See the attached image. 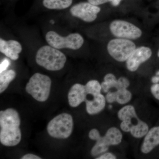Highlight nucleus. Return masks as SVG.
<instances>
[{
  "mask_svg": "<svg viewBox=\"0 0 159 159\" xmlns=\"http://www.w3.org/2000/svg\"><path fill=\"white\" fill-rule=\"evenodd\" d=\"M130 85V82L126 77H121L117 79V86L116 89H127Z\"/></svg>",
  "mask_w": 159,
  "mask_h": 159,
  "instance_id": "nucleus-21",
  "label": "nucleus"
},
{
  "mask_svg": "<svg viewBox=\"0 0 159 159\" xmlns=\"http://www.w3.org/2000/svg\"><path fill=\"white\" fill-rule=\"evenodd\" d=\"M21 159H40L41 158L32 154H27L21 158Z\"/></svg>",
  "mask_w": 159,
  "mask_h": 159,
  "instance_id": "nucleus-27",
  "label": "nucleus"
},
{
  "mask_svg": "<svg viewBox=\"0 0 159 159\" xmlns=\"http://www.w3.org/2000/svg\"><path fill=\"white\" fill-rule=\"evenodd\" d=\"M152 55V51L148 47L142 46L136 48L126 61L127 70L130 72L137 71L143 63L148 61Z\"/></svg>",
  "mask_w": 159,
  "mask_h": 159,
  "instance_id": "nucleus-11",
  "label": "nucleus"
},
{
  "mask_svg": "<svg viewBox=\"0 0 159 159\" xmlns=\"http://www.w3.org/2000/svg\"><path fill=\"white\" fill-rule=\"evenodd\" d=\"M20 119L17 111L8 108L0 112V142L6 146H14L20 142Z\"/></svg>",
  "mask_w": 159,
  "mask_h": 159,
  "instance_id": "nucleus-1",
  "label": "nucleus"
},
{
  "mask_svg": "<svg viewBox=\"0 0 159 159\" xmlns=\"http://www.w3.org/2000/svg\"><path fill=\"white\" fill-rule=\"evenodd\" d=\"M22 51V48L20 43L14 40L6 41L0 39V51L7 57L12 60L19 58V54Z\"/></svg>",
  "mask_w": 159,
  "mask_h": 159,
  "instance_id": "nucleus-13",
  "label": "nucleus"
},
{
  "mask_svg": "<svg viewBox=\"0 0 159 159\" xmlns=\"http://www.w3.org/2000/svg\"><path fill=\"white\" fill-rule=\"evenodd\" d=\"M156 76H157V77L159 80V70L157 72L156 74Z\"/></svg>",
  "mask_w": 159,
  "mask_h": 159,
  "instance_id": "nucleus-30",
  "label": "nucleus"
},
{
  "mask_svg": "<svg viewBox=\"0 0 159 159\" xmlns=\"http://www.w3.org/2000/svg\"><path fill=\"white\" fill-rule=\"evenodd\" d=\"M97 159H116V157L111 152H105L102 153L100 156L97 158Z\"/></svg>",
  "mask_w": 159,
  "mask_h": 159,
  "instance_id": "nucleus-24",
  "label": "nucleus"
},
{
  "mask_svg": "<svg viewBox=\"0 0 159 159\" xmlns=\"http://www.w3.org/2000/svg\"><path fill=\"white\" fill-rule=\"evenodd\" d=\"M16 73L12 70H6L0 74V93L6 90L9 84L15 78Z\"/></svg>",
  "mask_w": 159,
  "mask_h": 159,
  "instance_id": "nucleus-16",
  "label": "nucleus"
},
{
  "mask_svg": "<svg viewBox=\"0 0 159 159\" xmlns=\"http://www.w3.org/2000/svg\"><path fill=\"white\" fill-rule=\"evenodd\" d=\"M37 64L50 71H58L64 67L66 57L58 49L44 46L38 51L35 57Z\"/></svg>",
  "mask_w": 159,
  "mask_h": 159,
  "instance_id": "nucleus-3",
  "label": "nucleus"
},
{
  "mask_svg": "<svg viewBox=\"0 0 159 159\" xmlns=\"http://www.w3.org/2000/svg\"><path fill=\"white\" fill-rule=\"evenodd\" d=\"M87 96L85 85L75 84L69 90L68 95L69 104L71 107H77L83 102H85Z\"/></svg>",
  "mask_w": 159,
  "mask_h": 159,
  "instance_id": "nucleus-12",
  "label": "nucleus"
},
{
  "mask_svg": "<svg viewBox=\"0 0 159 159\" xmlns=\"http://www.w3.org/2000/svg\"><path fill=\"white\" fill-rule=\"evenodd\" d=\"M91 99H86V109L89 115H95L102 111L105 108L106 100L105 97L100 93L93 96Z\"/></svg>",
  "mask_w": 159,
  "mask_h": 159,
  "instance_id": "nucleus-15",
  "label": "nucleus"
},
{
  "mask_svg": "<svg viewBox=\"0 0 159 159\" xmlns=\"http://www.w3.org/2000/svg\"><path fill=\"white\" fill-rule=\"evenodd\" d=\"M136 48L131 40L118 38L111 40L107 45L109 54L119 62L126 61Z\"/></svg>",
  "mask_w": 159,
  "mask_h": 159,
  "instance_id": "nucleus-7",
  "label": "nucleus"
},
{
  "mask_svg": "<svg viewBox=\"0 0 159 159\" xmlns=\"http://www.w3.org/2000/svg\"><path fill=\"white\" fill-rule=\"evenodd\" d=\"M73 0H43V5L50 9H67L72 5Z\"/></svg>",
  "mask_w": 159,
  "mask_h": 159,
  "instance_id": "nucleus-17",
  "label": "nucleus"
},
{
  "mask_svg": "<svg viewBox=\"0 0 159 159\" xmlns=\"http://www.w3.org/2000/svg\"><path fill=\"white\" fill-rule=\"evenodd\" d=\"M10 65V61L7 58H5L1 62L0 65V74L3 71L6 70Z\"/></svg>",
  "mask_w": 159,
  "mask_h": 159,
  "instance_id": "nucleus-25",
  "label": "nucleus"
},
{
  "mask_svg": "<svg viewBox=\"0 0 159 159\" xmlns=\"http://www.w3.org/2000/svg\"><path fill=\"white\" fill-rule=\"evenodd\" d=\"M105 98L107 102L108 103H112L116 102V91L111 92L110 91L107 93Z\"/></svg>",
  "mask_w": 159,
  "mask_h": 159,
  "instance_id": "nucleus-22",
  "label": "nucleus"
},
{
  "mask_svg": "<svg viewBox=\"0 0 159 159\" xmlns=\"http://www.w3.org/2000/svg\"><path fill=\"white\" fill-rule=\"evenodd\" d=\"M109 107H110V108H111L112 107V105H110L109 106Z\"/></svg>",
  "mask_w": 159,
  "mask_h": 159,
  "instance_id": "nucleus-32",
  "label": "nucleus"
},
{
  "mask_svg": "<svg viewBox=\"0 0 159 159\" xmlns=\"http://www.w3.org/2000/svg\"><path fill=\"white\" fill-rule=\"evenodd\" d=\"M132 98V94L127 89H119L116 91V102L121 105L127 104Z\"/></svg>",
  "mask_w": 159,
  "mask_h": 159,
  "instance_id": "nucleus-20",
  "label": "nucleus"
},
{
  "mask_svg": "<svg viewBox=\"0 0 159 159\" xmlns=\"http://www.w3.org/2000/svg\"><path fill=\"white\" fill-rule=\"evenodd\" d=\"M46 39L50 46L57 49L68 48L77 50L80 48L84 43L83 38L77 33L62 37L55 31H50L46 34Z\"/></svg>",
  "mask_w": 159,
  "mask_h": 159,
  "instance_id": "nucleus-6",
  "label": "nucleus"
},
{
  "mask_svg": "<svg viewBox=\"0 0 159 159\" xmlns=\"http://www.w3.org/2000/svg\"><path fill=\"white\" fill-rule=\"evenodd\" d=\"M112 1V0H88L89 2L97 6L107 2H111Z\"/></svg>",
  "mask_w": 159,
  "mask_h": 159,
  "instance_id": "nucleus-26",
  "label": "nucleus"
},
{
  "mask_svg": "<svg viewBox=\"0 0 159 159\" xmlns=\"http://www.w3.org/2000/svg\"><path fill=\"white\" fill-rule=\"evenodd\" d=\"M101 11L100 7L89 2H82L71 7L70 11L74 17L78 18L86 22H92L96 20Z\"/></svg>",
  "mask_w": 159,
  "mask_h": 159,
  "instance_id": "nucleus-9",
  "label": "nucleus"
},
{
  "mask_svg": "<svg viewBox=\"0 0 159 159\" xmlns=\"http://www.w3.org/2000/svg\"><path fill=\"white\" fill-rule=\"evenodd\" d=\"M121 1H122V0H112L111 3L113 6H117L120 4Z\"/></svg>",
  "mask_w": 159,
  "mask_h": 159,
  "instance_id": "nucleus-28",
  "label": "nucleus"
},
{
  "mask_svg": "<svg viewBox=\"0 0 159 159\" xmlns=\"http://www.w3.org/2000/svg\"><path fill=\"white\" fill-rule=\"evenodd\" d=\"M51 86V79L48 76L37 73L29 79L25 89L35 100L43 102L48 99Z\"/></svg>",
  "mask_w": 159,
  "mask_h": 159,
  "instance_id": "nucleus-4",
  "label": "nucleus"
},
{
  "mask_svg": "<svg viewBox=\"0 0 159 159\" xmlns=\"http://www.w3.org/2000/svg\"><path fill=\"white\" fill-rule=\"evenodd\" d=\"M74 127L73 117L70 114L62 113L54 117L48 124V133L55 139H66L72 134Z\"/></svg>",
  "mask_w": 159,
  "mask_h": 159,
  "instance_id": "nucleus-5",
  "label": "nucleus"
},
{
  "mask_svg": "<svg viewBox=\"0 0 159 159\" xmlns=\"http://www.w3.org/2000/svg\"><path fill=\"white\" fill-rule=\"evenodd\" d=\"M102 90L103 93H107L111 89H117V79L115 75L109 73L104 76L103 81L101 84Z\"/></svg>",
  "mask_w": 159,
  "mask_h": 159,
  "instance_id": "nucleus-18",
  "label": "nucleus"
},
{
  "mask_svg": "<svg viewBox=\"0 0 159 159\" xmlns=\"http://www.w3.org/2000/svg\"><path fill=\"white\" fill-rule=\"evenodd\" d=\"M50 23H51V24H54V21L53 20H51L50 21Z\"/></svg>",
  "mask_w": 159,
  "mask_h": 159,
  "instance_id": "nucleus-31",
  "label": "nucleus"
},
{
  "mask_svg": "<svg viewBox=\"0 0 159 159\" xmlns=\"http://www.w3.org/2000/svg\"><path fill=\"white\" fill-rule=\"evenodd\" d=\"M89 137L91 140H95L108 147L119 145L122 142L123 138L122 132L119 129L115 127L108 129L103 136L100 135L97 129H93L90 131Z\"/></svg>",
  "mask_w": 159,
  "mask_h": 159,
  "instance_id": "nucleus-10",
  "label": "nucleus"
},
{
  "mask_svg": "<svg viewBox=\"0 0 159 159\" xmlns=\"http://www.w3.org/2000/svg\"><path fill=\"white\" fill-rule=\"evenodd\" d=\"M85 87L87 95L92 96L101 93L102 91L101 84L98 80H95L88 81L85 84Z\"/></svg>",
  "mask_w": 159,
  "mask_h": 159,
  "instance_id": "nucleus-19",
  "label": "nucleus"
},
{
  "mask_svg": "<svg viewBox=\"0 0 159 159\" xmlns=\"http://www.w3.org/2000/svg\"><path fill=\"white\" fill-rule=\"evenodd\" d=\"M151 92L156 99L159 100V84H153L151 87Z\"/></svg>",
  "mask_w": 159,
  "mask_h": 159,
  "instance_id": "nucleus-23",
  "label": "nucleus"
},
{
  "mask_svg": "<svg viewBox=\"0 0 159 159\" xmlns=\"http://www.w3.org/2000/svg\"><path fill=\"white\" fill-rule=\"evenodd\" d=\"M157 56H158V57H159V50H158V51Z\"/></svg>",
  "mask_w": 159,
  "mask_h": 159,
  "instance_id": "nucleus-33",
  "label": "nucleus"
},
{
  "mask_svg": "<svg viewBox=\"0 0 159 159\" xmlns=\"http://www.w3.org/2000/svg\"><path fill=\"white\" fill-rule=\"evenodd\" d=\"M151 81L152 83L157 84L159 82V80L157 76H155L152 78Z\"/></svg>",
  "mask_w": 159,
  "mask_h": 159,
  "instance_id": "nucleus-29",
  "label": "nucleus"
},
{
  "mask_svg": "<svg viewBox=\"0 0 159 159\" xmlns=\"http://www.w3.org/2000/svg\"><path fill=\"white\" fill-rule=\"evenodd\" d=\"M111 34L118 38L130 40L136 39L142 36L141 29L132 23L127 21L116 20L109 25Z\"/></svg>",
  "mask_w": 159,
  "mask_h": 159,
  "instance_id": "nucleus-8",
  "label": "nucleus"
},
{
  "mask_svg": "<svg viewBox=\"0 0 159 159\" xmlns=\"http://www.w3.org/2000/svg\"><path fill=\"white\" fill-rule=\"evenodd\" d=\"M118 117L122 122L120 126L121 130L130 133L134 138H143L149 130L148 124L139 119L133 106L125 105L120 109Z\"/></svg>",
  "mask_w": 159,
  "mask_h": 159,
  "instance_id": "nucleus-2",
  "label": "nucleus"
},
{
  "mask_svg": "<svg viewBox=\"0 0 159 159\" xmlns=\"http://www.w3.org/2000/svg\"><path fill=\"white\" fill-rule=\"evenodd\" d=\"M159 145V126H155L148 130L145 136L141 146L143 153L148 154Z\"/></svg>",
  "mask_w": 159,
  "mask_h": 159,
  "instance_id": "nucleus-14",
  "label": "nucleus"
}]
</instances>
